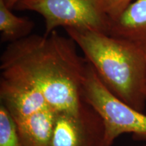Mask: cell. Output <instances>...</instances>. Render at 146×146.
<instances>
[{"label": "cell", "mask_w": 146, "mask_h": 146, "mask_svg": "<svg viewBox=\"0 0 146 146\" xmlns=\"http://www.w3.org/2000/svg\"><path fill=\"white\" fill-rule=\"evenodd\" d=\"M107 34L146 51V0H133L119 16L110 20Z\"/></svg>", "instance_id": "cell-7"}, {"label": "cell", "mask_w": 146, "mask_h": 146, "mask_svg": "<svg viewBox=\"0 0 146 146\" xmlns=\"http://www.w3.org/2000/svg\"><path fill=\"white\" fill-rule=\"evenodd\" d=\"M57 112L44 109L16 123L24 146H49Z\"/></svg>", "instance_id": "cell-8"}, {"label": "cell", "mask_w": 146, "mask_h": 146, "mask_svg": "<svg viewBox=\"0 0 146 146\" xmlns=\"http://www.w3.org/2000/svg\"><path fill=\"white\" fill-rule=\"evenodd\" d=\"M35 23L30 18L12 13L3 0H0V34L1 43L19 41L31 35Z\"/></svg>", "instance_id": "cell-9"}, {"label": "cell", "mask_w": 146, "mask_h": 146, "mask_svg": "<svg viewBox=\"0 0 146 146\" xmlns=\"http://www.w3.org/2000/svg\"><path fill=\"white\" fill-rule=\"evenodd\" d=\"M81 94L83 100L103 121L105 146H111L118 137L126 133L146 137V115L112 94L88 62Z\"/></svg>", "instance_id": "cell-3"}, {"label": "cell", "mask_w": 146, "mask_h": 146, "mask_svg": "<svg viewBox=\"0 0 146 146\" xmlns=\"http://www.w3.org/2000/svg\"><path fill=\"white\" fill-rule=\"evenodd\" d=\"M70 36L56 31L8 43L0 58L1 76L33 87L57 112H77L85 103L82 85L87 63Z\"/></svg>", "instance_id": "cell-1"}, {"label": "cell", "mask_w": 146, "mask_h": 146, "mask_svg": "<svg viewBox=\"0 0 146 146\" xmlns=\"http://www.w3.org/2000/svg\"><path fill=\"white\" fill-rule=\"evenodd\" d=\"M0 146H24L15 120L1 104H0Z\"/></svg>", "instance_id": "cell-10"}, {"label": "cell", "mask_w": 146, "mask_h": 146, "mask_svg": "<svg viewBox=\"0 0 146 146\" xmlns=\"http://www.w3.org/2000/svg\"><path fill=\"white\" fill-rule=\"evenodd\" d=\"M104 126L85 102L77 112H58L49 146H105Z\"/></svg>", "instance_id": "cell-5"}, {"label": "cell", "mask_w": 146, "mask_h": 146, "mask_svg": "<svg viewBox=\"0 0 146 146\" xmlns=\"http://www.w3.org/2000/svg\"><path fill=\"white\" fill-rule=\"evenodd\" d=\"M0 100L16 123L43 110L53 108L33 87L18 80L3 76L0 78Z\"/></svg>", "instance_id": "cell-6"}, {"label": "cell", "mask_w": 146, "mask_h": 146, "mask_svg": "<svg viewBox=\"0 0 146 146\" xmlns=\"http://www.w3.org/2000/svg\"><path fill=\"white\" fill-rule=\"evenodd\" d=\"M3 2L5 3V4L9 8L14 9L15 8V6L18 4L20 1H23V0H3Z\"/></svg>", "instance_id": "cell-12"}, {"label": "cell", "mask_w": 146, "mask_h": 146, "mask_svg": "<svg viewBox=\"0 0 146 146\" xmlns=\"http://www.w3.org/2000/svg\"><path fill=\"white\" fill-rule=\"evenodd\" d=\"M102 10L110 20L120 15L133 0H100Z\"/></svg>", "instance_id": "cell-11"}, {"label": "cell", "mask_w": 146, "mask_h": 146, "mask_svg": "<svg viewBox=\"0 0 146 146\" xmlns=\"http://www.w3.org/2000/svg\"><path fill=\"white\" fill-rule=\"evenodd\" d=\"M14 9L31 11L44 19L45 35L63 27L107 33L110 18L100 0H23Z\"/></svg>", "instance_id": "cell-4"}, {"label": "cell", "mask_w": 146, "mask_h": 146, "mask_svg": "<svg viewBox=\"0 0 146 146\" xmlns=\"http://www.w3.org/2000/svg\"><path fill=\"white\" fill-rule=\"evenodd\" d=\"M112 94L143 112L146 104V51L106 33L65 29Z\"/></svg>", "instance_id": "cell-2"}]
</instances>
